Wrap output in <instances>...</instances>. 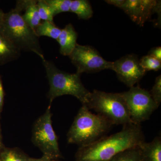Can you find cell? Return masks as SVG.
<instances>
[{"instance_id":"6da1fadb","label":"cell","mask_w":161,"mask_h":161,"mask_svg":"<svg viewBox=\"0 0 161 161\" xmlns=\"http://www.w3.org/2000/svg\"><path fill=\"white\" fill-rule=\"evenodd\" d=\"M121 130L84 147H79L76 161H110L115 155L131 148L140 147L145 142L141 125L123 126Z\"/></svg>"},{"instance_id":"7a4b0ae2","label":"cell","mask_w":161,"mask_h":161,"mask_svg":"<svg viewBox=\"0 0 161 161\" xmlns=\"http://www.w3.org/2000/svg\"><path fill=\"white\" fill-rule=\"evenodd\" d=\"M112 126L106 119L93 114L82 105L68 132V143L79 147L90 145L105 136Z\"/></svg>"},{"instance_id":"3957f363","label":"cell","mask_w":161,"mask_h":161,"mask_svg":"<svg viewBox=\"0 0 161 161\" xmlns=\"http://www.w3.org/2000/svg\"><path fill=\"white\" fill-rule=\"evenodd\" d=\"M0 32L20 51L32 52L42 60L44 59L34 30L25 22L21 12L15 8L4 14L0 23Z\"/></svg>"},{"instance_id":"277c9868","label":"cell","mask_w":161,"mask_h":161,"mask_svg":"<svg viewBox=\"0 0 161 161\" xmlns=\"http://www.w3.org/2000/svg\"><path fill=\"white\" fill-rule=\"evenodd\" d=\"M49 84L50 105L55 98L64 95L76 97L82 105L88 100L91 92L84 86L78 73L70 74L59 69L52 61L42 59Z\"/></svg>"},{"instance_id":"5b68a950","label":"cell","mask_w":161,"mask_h":161,"mask_svg":"<svg viewBox=\"0 0 161 161\" xmlns=\"http://www.w3.org/2000/svg\"><path fill=\"white\" fill-rule=\"evenodd\" d=\"M85 105L106 119L113 125L124 126L133 123L119 93H108L94 90L91 92L87 103Z\"/></svg>"},{"instance_id":"8992f818","label":"cell","mask_w":161,"mask_h":161,"mask_svg":"<svg viewBox=\"0 0 161 161\" xmlns=\"http://www.w3.org/2000/svg\"><path fill=\"white\" fill-rule=\"evenodd\" d=\"M123 98L133 124L141 125L150 119L158 108L150 92L137 85L130 88L127 92L119 93Z\"/></svg>"},{"instance_id":"52a82bcc","label":"cell","mask_w":161,"mask_h":161,"mask_svg":"<svg viewBox=\"0 0 161 161\" xmlns=\"http://www.w3.org/2000/svg\"><path fill=\"white\" fill-rule=\"evenodd\" d=\"M51 105L34 125L32 142L43 152V155L53 159L61 157L58 138L52 125Z\"/></svg>"},{"instance_id":"ba28073f","label":"cell","mask_w":161,"mask_h":161,"mask_svg":"<svg viewBox=\"0 0 161 161\" xmlns=\"http://www.w3.org/2000/svg\"><path fill=\"white\" fill-rule=\"evenodd\" d=\"M69 58L76 68V73H96L105 69H112V62L102 57L98 51L90 45L77 43Z\"/></svg>"},{"instance_id":"9c48e42d","label":"cell","mask_w":161,"mask_h":161,"mask_svg":"<svg viewBox=\"0 0 161 161\" xmlns=\"http://www.w3.org/2000/svg\"><path fill=\"white\" fill-rule=\"evenodd\" d=\"M112 70L116 73L119 80L129 87L138 83L146 75L140 64L138 57L128 54L112 62Z\"/></svg>"},{"instance_id":"30bf717a","label":"cell","mask_w":161,"mask_h":161,"mask_svg":"<svg viewBox=\"0 0 161 161\" xmlns=\"http://www.w3.org/2000/svg\"><path fill=\"white\" fill-rule=\"evenodd\" d=\"M157 3L155 0H125L120 9L132 21L140 26H143L155 13Z\"/></svg>"},{"instance_id":"8fae6325","label":"cell","mask_w":161,"mask_h":161,"mask_svg":"<svg viewBox=\"0 0 161 161\" xmlns=\"http://www.w3.org/2000/svg\"><path fill=\"white\" fill-rule=\"evenodd\" d=\"M78 33L71 23H69L63 29L57 41L60 45V53L64 56H69L77 45Z\"/></svg>"},{"instance_id":"7c38bea8","label":"cell","mask_w":161,"mask_h":161,"mask_svg":"<svg viewBox=\"0 0 161 161\" xmlns=\"http://www.w3.org/2000/svg\"><path fill=\"white\" fill-rule=\"evenodd\" d=\"M21 51L0 32V66L18 59Z\"/></svg>"},{"instance_id":"4fadbf2b","label":"cell","mask_w":161,"mask_h":161,"mask_svg":"<svg viewBox=\"0 0 161 161\" xmlns=\"http://www.w3.org/2000/svg\"><path fill=\"white\" fill-rule=\"evenodd\" d=\"M142 161H161V137L157 136L149 143L146 142L141 147Z\"/></svg>"},{"instance_id":"5bb4252c","label":"cell","mask_w":161,"mask_h":161,"mask_svg":"<svg viewBox=\"0 0 161 161\" xmlns=\"http://www.w3.org/2000/svg\"><path fill=\"white\" fill-rule=\"evenodd\" d=\"M69 12L77 15L79 19H89L93 14L92 6L86 0L72 1Z\"/></svg>"},{"instance_id":"9a60e30c","label":"cell","mask_w":161,"mask_h":161,"mask_svg":"<svg viewBox=\"0 0 161 161\" xmlns=\"http://www.w3.org/2000/svg\"><path fill=\"white\" fill-rule=\"evenodd\" d=\"M37 2L36 0H30L28 6L24 9L25 12L22 14L25 22L34 30L41 23L37 6Z\"/></svg>"},{"instance_id":"2e32d148","label":"cell","mask_w":161,"mask_h":161,"mask_svg":"<svg viewBox=\"0 0 161 161\" xmlns=\"http://www.w3.org/2000/svg\"><path fill=\"white\" fill-rule=\"evenodd\" d=\"M34 31L38 37L47 36L57 40L61 33V29L56 26L54 23L43 21Z\"/></svg>"},{"instance_id":"e0dca14e","label":"cell","mask_w":161,"mask_h":161,"mask_svg":"<svg viewBox=\"0 0 161 161\" xmlns=\"http://www.w3.org/2000/svg\"><path fill=\"white\" fill-rule=\"evenodd\" d=\"M141 147L123 151L115 155L110 161H142Z\"/></svg>"},{"instance_id":"ac0fdd59","label":"cell","mask_w":161,"mask_h":161,"mask_svg":"<svg viewBox=\"0 0 161 161\" xmlns=\"http://www.w3.org/2000/svg\"><path fill=\"white\" fill-rule=\"evenodd\" d=\"M29 158L16 148L4 149L0 153V161H28Z\"/></svg>"},{"instance_id":"d6986e66","label":"cell","mask_w":161,"mask_h":161,"mask_svg":"<svg viewBox=\"0 0 161 161\" xmlns=\"http://www.w3.org/2000/svg\"><path fill=\"white\" fill-rule=\"evenodd\" d=\"M46 3L53 11L54 16L61 13L70 11V7L72 0H45Z\"/></svg>"},{"instance_id":"ffe728a7","label":"cell","mask_w":161,"mask_h":161,"mask_svg":"<svg viewBox=\"0 0 161 161\" xmlns=\"http://www.w3.org/2000/svg\"><path fill=\"white\" fill-rule=\"evenodd\" d=\"M37 6L41 20L43 21H49L54 23L53 18L55 16L53 11L45 0L38 1Z\"/></svg>"},{"instance_id":"44dd1931","label":"cell","mask_w":161,"mask_h":161,"mask_svg":"<svg viewBox=\"0 0 161 161\" xmlns=\"http://www.w3.org/2000/svg\"><path fill=\"white\" fill-rule=\"evenodd\" d=\"M140 64L146 72L148 71H157L161 69V61L148 55L141 58Z\"/></svg>"},{"instance_id":"7402d4cb","label":"cell","mask_w":161,"mask_h":161,"mask_svg":"<svg viewBox=\"0 0 161 161\" xmlns=\"http://www.w3.org/2000/svg\"><path fill=\"white\" fill-rule=\"evenodd\" d=\"M150 95L155 103L159 106L161 103V76L156 78L155 83L150 92Z\"/></svg>"},{"instance_id":"603a6c76","label":"cell","mask_w":161,"mask_h":161,"mask_svg":"<svg viewBox=\"0 0 161 161\" xmlns=\"http://www.w3.org/2000/svg\"><path fill=\"white\" fill-rule=\"evenodd\" d=\"M148 55L161 61V47L152 48L148 53Z\"/></svg>"},{"instance_id":"cb8c5ba5","label":"cell","mask_w":161,"mask_h":161,"mask_svg":"<svg viewBox=\"0 0 161 161\" xmlns=\"http://www.w3.org/2000/svg\"><path fill=\"white\" fill-rule=\"evenodd\" d=\"M105 2L108 3V4L113 5L120 9L121 7L125 3V0H106Z\"/></svg>"},{"instance_id":"d4e9b609","label":"cell","mask_w":161,"mask_h":161,"mask_svg":"<svg viewBox=\"0 0 161 161\" xmlns=\"http://www.w3.org/2000/svg\"><path fill=\"white\" fill-rule=\"evenodd\" d=\"M4 90L2 83V80L0 77V112L3 108V103H4Z\"/></svg>"},{"instance_id":"484cf974","label":"cell","mask_w":161,"mask_h":161,"mask_svg":"<svg viewBox=\"0 0 161 161\" xmlns=\"http://www.w3.org/2000/svg\"><path fill=\"white\" fill-rule=\"evenodd\" d=\"M28 161H56L54 159L51 158L46 156L43 155L42 158H29Z\"/></svg>"},{"instance_id":"4316f807","label":"cell","mask_w":161,"mask_h":161,"mask_svg":"<svg viewBox=\"0 0 161 161\" xmlns=\"http://www.w3.org/2000/svg\"><path fill=\"white\" fill-rule=\"evenodd\" d=\"M4 14L5 13L3 12V10L0 9V23L2 22L3 20V16H4Z\"/></svg>"},{"instance_id":"83f0119b","label":"cell","mask_w":161,"mask_h":161,"mask_svg":"<svg viewBox=\"0 0 161 161\" xmlns=\"http://www.w3.org/2000/svg\"><path fill=\"white\" fill-rule=\"evenodd\" d=\"M2 135H1V129H0V150L3 148V143H2Z\"/></svg>"}]
</instances>
